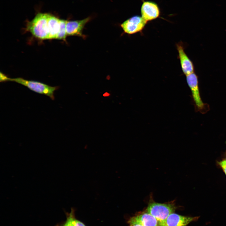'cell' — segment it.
I'll list each match as a JSON object with an SVG mask.
<instances>
[{"label":"cell","instance_id":"6da1fadb","mask_svg":"<svg viewBox=\"0 0 226 226\" xmlns=\"http://www.w3.org/2000/svg\"><path fill=\"white\" fill-rule=\"evenodd\" d=\"M177 208L174 201L159 203L155 202L151 196L145 210L157 219L161 226H164L168 217L174 213Z\"/></svg>","mask_w":226,"mask_h":226},{"label":"cell","instance_id":"7a4b0ae2","mask_svg":"<svg viewBox=\"0 0 226 226\" xmlns=\"http://www.w3.org/2000/svg\"><path fill=\"white\" fill-rule=\"evenodd\" d=\"M49 14L39 13L28 23L27 30L39 39H48L49 32L47 25Z\"/></svg>","mask_w":226,"mask_h":226},{"label":"cell","instance_id":"3957f363","mask_svg":"<svg viewBox=\"0 0 226 226\" xmlns=\"http://www.w3.org/2000/svg\"><path fill=\"white\" fill-rule=\"evenodd\" d=\"M187 83L191 91L196 111L202 114L207 112L210 109L209 105L204 103L201 97L197 76L194 72L186 76Z\"/></svg>","mask_w":226,"mask_h":226},{"label":"cell","instance_id":"277c9868","mask_svg":"<svg viewBox=\"0 0 226 226\" xmlns=\"http://www.w3.org/2000/svg\"><path fill=\"white\" fill-rule=\"evenodd\" d=\"M10 81L15 82L35 92L46 95L52 100L55 99V91L59 89L58 86L52 87L40 82L28 80L21 78H10Z\"/></svg>","mask_w":226,"mask_h":226},{"label":"cell","instance_id":"5b68a950","mask_svg":"<svg viewBox=\"0 0 226 226\" xmlns=\"http://www.w3.org/2000/svg\"><path fill=\"white\" fill-rule=\"evenodd\" d=\"M147 22L142 16L135 15L123 22L121 24V26L125 33L133 34L141 32Z\"/></svg>","mask_w":226,"mask_h":226},{"label":"cell","instance_id":"8992f818","mask_svg":"<svg viewBox=\"0 0 226 226\" xmlns=\"http://www.w3.org/2000/svg\"><path fill=\"white\" fill-rule=\"evenodd\" d=\"M141 16L147 22L158 18L160 10L158 4L151 1L143 2L141 8Z\"/></svg>","mask_w":226,"mask_h":226},{"label":"cell","instance_id":"52a82bcc","mask_svg":"<svg viewBox=\"0 0 226 226\" xmlns=\"http://www.w3.org/2000/svg\"><path fill=\"white\" fill-rule=\"evenodd\" d=\"M182 71L186 76L194 72V67L192 61L185 52L183 46L181 43L176 44Z\"/></svg>","mask_w":226,"mask_h":226},{"label":"cell","instance_id":"ba28073f","mask_svg":"<svg viewBox=\"0 0 226 226\" xmlns=\"http://www.w3.org/2000/svg\"><path fill=\"white\" fill-rule=\"evenodd\" d=\"M91 18V17H89L81 20H67L66 31L67 35L83 37L84 35L82 34L83 30Z\"/></svg>","mask_w":226,"mask_h":226},{"label":"cell","instance_id":"9c48e42d","mask_svg":"<svg viewBox=\"0 0 226 226\" xmlns=\"http://www.w3.org/2000/svg\"><path fill=\"white\" fill-rule=\"evenodd\" d=\"M198 218L182 216L173 213L168 217L164 226H187L191 222L197 220Z\"/></svg>","mask_w":226,"mask_h":226},{"label":"cell","instance_id":"30bf717a","mask_svg":"<svg viewBox=\"0 0 226 226\" xmlns=\"http://www.w3.org/2000/svg\"><path fill=\"white\" fill-rule=\"evenodd\" d=\"M129 219L143 226H161L157 219L146 210L138 213Z\"/></svg>","mask_w":226,"mask_h":226},{"label":"cell","instance_id":"8fae6325","mask_svg":"<svg viewBox=\"0 0 226 226\" xmlns=\"http://www.w3.org/2000/svg\"><path fill=\"white\" fill-rule=\"evenodd\" d=\"M47 25L49 32L48 39H56L60 29V19L49 14Z\"/></svg>","mask_w":226,"mask_h":226},{"label":"cell","instance_id":"7c38bea8","mask_svg":"<svg viewBox=\"0 0 226 226\" xmlns=\"http://www.w3.org/2000/svg\"><path fill=\"white\" fill-rule=\"evenodd\" d=\"M56 226H86L80 221L77 219L75 216L74 210L71 209L70 213H66V220L62 223L57 224Z\"/></svg>","mask_w":226,"mask_h":226},{"label":"cell","instance_id":"4fadbf2b","mask_svg":"<svg viewBox=\"0 0 226 226\" xmlns=\"http://www.w3.org/2000/svg\"><path fill=\"white\" fill-rule=\"evenodd\" d=\"M67 20L60 19V27L56 39L65 40L67 35L66 31Z\"/></svg>","mask_w":226,"mask_h":226},{"label":"cell","instance_id":"5bb4252c","mask_svg":"<svg viewBox=\"0 0 226 226\" xmlns=\"http://www.w3.org/2000/svg\"><path fill=\"white\" fill-rule=\"evenodd\" d=\"M218 164L226 175V163L225 160H223L220 161L218 162Z\"/></svg>","mask_w":226,"mask_h":226},{"label":"cell","instance_id":"9a60e30c","mask_svg":"<svg viewBox=\"0 0 226 226\" xmlns=\"http://www.w3.org/2000/svg\"><path fill=\"white\" fill-rule=\"evenodd\" d=\"M0 81L1 82L10 81V78L1 72L0 73Z\"/></svg>","mask_w":226,"mask_h":226},{"label":"cell","instance_id":"2e32d148","mask_svg":"<svg viewBox=\"0 0 226 226\" xmlns=\"http://www.w3.org/2000/svg\"><path fill=\"white\" fill-rule=\"evenodd\" d=\"M128 226H143L140 224L132 221L130 219H129L127 221Z\"/></svg>","mask_w":226,"mask_h":226},{"label":"cell","instance_id":"e0dca14e","mask_svg":"<svg viewBox=\"0 0 226 226\" xmlns=\"http://www.w3.org/2000/svg\"><path fill=\"white\" fill-rule=\"evenodd\" d=\"M109 95L110 94L106 92L103 94V96H109Z\"/></svg>","mask_w":226,"mask_h":226},{"label":"cell","instance_id":"ac0fdd59","mask_svg":"<svg viewBox=\"0 0 226 226\" xmlns=\"http://www.w3.org/2000/svg\"><path fill=\"white\" fill-rule=\"evenodd\" d=\"M224 160H225L226 163V157L225 159H224Z\"/></svg>","mask_w":226,"mask_h":226}]
</instances>
